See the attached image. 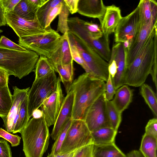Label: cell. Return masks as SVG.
Segmentation results:
<instances>
[{"label": "cell", "instance_id": "obj_53", "mask_svg": "<svg viewBox=\"0 0 157 157\" xmlns=\"http://www.w3.org/2000/svg\"></svg>", "mask_w": 157, "mask_h": 157}, {"label": "cell", "instance_id": "obj_48", "mask_svg": "<svg viewBox=\"0 0 157 157\" xmlns=\"http://www.w3.org/2000/svg\"><path fill=\"white\" fill-rule=\"evenodd\" d=\"M6 25L5 12L0 4V27L5 26Z\"/></svg>", "mask_w": 157, "mask_h": 157}, {"label": "cell", "instance_id": "obj_46", "mask_svg": "<svg viewBox=\"0 0 157 157\" xmlns=\"http://www.w3.org/2000/svg\"><path fill=\"white\" fill-rule=\"evenodd\" d=\"M9 76L6 71L0 68V87H4L8 86Z\"/></svg>", "mask_w": 157, "mask_h": 157}, {"label": "cell", "instance_id": "obj_39", "mask_svg": "<svg viewBox=\"0 0 157 157\" xmlns=\"http://www.w3.org/2000/svg\"><path fill=\"white\" fill-rule=\"evenodd\" d=\"M105 82L104 92L105 98L106 101H112L115 94L116 90L109 73L108 79Z\"/></svg>", "mask_w": 157, "mask_h": 157}, {"label": "cell", "instance_id": "obj_47", "mask_svg": "<svg viewBox=\"0 0 157 157\" xmlns=\"http://www.w3.org/2000/svg\"><path fill=\"white\" fill-rule=\"evenodd\" d=\"M31 2L37 10L42 7L49 0H29Z\"/></svg>", "mask_w": 157, "mask_h": 157}, {"label": "cell", "instance_id": "obj_26", "mask_svg": "<svg viewBox=\"0 0 157 157\" xmlns=\"http://www.w3.org/2000/svg\"><path fill=\"white\" fill-rule=\"evenodd\" d=\"M157 138L144 133L139 151L144 157H157Z\"/></svg>", "mask_w": 157, "mask_h": 157}, {"label": "cell", "instance_id": "obj_51", "mask_svg": "<svg viewBox=\"0 0 157 157\" xmlns=\"http://www.w3.org/2000/svg\"><path fill=\"white\" fill-rule=\"evenodd\" d=\"M42 115V113L41 110L37 109L33 112L32 116L33 117L38 118L41 117Z\"/></svg>", "mask_w": 157, "mask_h": 157}, {"label": "cell", "instance_id": "obj_31", "mask_svg": "<svg viewBox=\"0 0 157 157\" xmlns=\"http://www.w3.org/2000/svg\"><path fill=\"white\" fill-rule=\"evenodd\" d=\"M55 71L48 58L43 56H40L36 63L34 71L35 79L44 78Z\"/></svg>", "mask_w": 157, "mask_h": 157}, {"label": "cell", "instance_id": "obj_29", "mask_svg": "<svg viewBox=\"0 0 157 157\" xmlns=\"http://www.w3.org/2000/svg\"><path fill=\"white\" fill-rule=\"evenodd\" d=\"M12 96L8 86L0 87V117L2 120L6 117L12 106Z\"/></svg>", "mask_w": 157, "mask_h": 157}, {"label": "cell", "instance_id": "obj_27", "mask_svg": "<svg viewBox=\"0 0 157 157\" xmlns=\"http://www.w3.org/2000/svg\"><path fill=\"white\" fill-rule=\"evenodd\" d=\"M37 10L29 0H21L12 12L23 18L32 20Z\"/></svg>", "mask_w": 157, "mask_h": 157}, {"label": "cell", "instance_id": "obj_30", "mask_svg": "<svg viewBox=\"0 0 157 157\" xmlns=\"http://www.w3.org/2000/svg\"><path fill=\"white\" fill-rule=\"evenodd\" d=\"M63 1V0H49L44 5L38 9L35 13L34 19L43 29H45L47 16L51 10Z\"/></svg>", "mask_w": 157, "mask_h": 157}, {"label": "cell", "instance_id": "obj_38", "mask_svg": "<svg viewBox=\"0 0 157 157\" xmlns=\"http://www.w3.org/2000/svg\"><path fill=\"white\" fill-rule=\"evenodd\" d=\"M0 137L10 143L13 147L19 145L21 139V137L18 135L11 134L1 128H0Z\"/></svg>", "mask_w": 157, "mask_h": 157}, {"label": "cell", "instance_id": "obj_54", "mask_svg": "<svg viewBox=\"0 0 157 157\" xmlns=\"http://www.w3.org/2000/svg\"></svg>", "mask_w": 157, "mask_h": 157}, {"label": "cell", "instance_id": "obj_19", "mask_svg": "<svg viewBox=\"0 0 157 157\" xmlns=\"http://www.w3.org/2000/svg\"><path fill=\"white\" fill-rule=\"evenodd\" d=\"M48 59L52 64L66 65L73 61L68 32L61 36L56 49Z\"/></svg>", "mask_w": 157, "mask_h": 157}, {"label": "cell", "instance_id": "obj_8", "mask_svg": "<svg viewBox=\"0 0 157 157\" xmlns=\"http://www.w3.org/2000/svg\"><path fill=\"white\" fill-rule=\"evenodd\" d=\"M91 144H94L93 138L85 121L72 119L59 154L70 153Z\"/></svg>", "mask_w": 157, "mask_h": 157}, {"label": "cell", "instance_id": "obj_49", "mask_svg": "<svg viewBox=\"0 0 157 157\" xmlns=\"http://www.w3.org/2000/svg\"><path fill=\"white\" fill-rule=\"evenodd\" d=\"M77 150L70 153L64 154L53 155L50 153L47 156V157H74Z\"/></svg>", "mask_w": 157, "mask_h": 157}, {"label": "cell", "instance_id": "obj_15", "mask_svg": "<svg viewBox=\"0 0 157 157\" xmlns=\"http://www.w3.org/2000/svg\"><path fill=\"white\" fill-rule=\"evenodd\" d=\"M157 19L152 20L142 26L136 36L130 43L128 49L125 50L127 68L145 44L151 32L157 27Z\"/></svg>", "mask_w": 157, "mask_h": 157}, {"label": "cell", "instance_id": "obj_4", "mask_svg": "<svg viewBox=\"0 0 157 157\" xmlns=\"http://www.w3.org/2000/svg\"><path fill=\"white\" fill-rule=\"evenodd\" d=\"M39 56L29 49L21 51L0 47V68L21 79L34 71Z\"/></svg>", "mask_w": 157, "mask_h": 157}, {"label": "cell", "instance_id": "obj_3", "mask_svg": "<svg viewBox=\"0 0 157 157\" xmlns=\"http://www.w3.org/2000/svg\"><path fill=\"white\" fill-rule=\"evenodd\" d=\"M25 157H43L49 144L48 127L42 115L33 117L20 133Z\"/></svg>", "mask_w": 157, "mask_h": 157}, {"label": "cell", "instance_id": "obj_21", "mask_svg": "<svg viewBox=\"0 0 157 157\" xmlns=\"http://www.w3.org/2000/svg\"><path fill=\"white\" fill-rule=\"evenodd\" d=\"M133 96V90L124 84L116 90L112 101L119 112L122 113L132 102Z\"/></svg>", "mask_w": 157, "mask_h": 157}, {"label": "cell", "instance_id": "obj_20", "mask_svg": "<svg viewBox=\"0 0 157 157\" xmlns=\"http://www.w3.org/2000/svg\"><path fill=\"white\" fill-rule=\"evenodd\" d=\"M106 6L101 0H79L77 12L81 15L101 21Z\"/></svg>", "mask_w": 157, "mask_h": 157}, {"label": "cell", "instance_id": "obj_41", "mask_svg": "<svg viewBox=\"0 0 157 157\" xmlns=\"http://www.w3.org/2000/svg\"><path fill=\"white\" fill-rule=\"evenodd\" d=\"M145 133L157 138V117L149 120L145 128Z\"/></svg>", "mask_w": 157, "mask_h": 157}, {"label": "cell", "instance_id": "obj_25", "mask_svg": "<svg viewBox=\"0 0 157 157\" xmlns=\"http://www.w3.org/2000/svg\"><path fill=\"white\" fill-rule=\"evenodd\" d=\"M94 157H126L115 143L101 145H94Z\"/></svg>", "mask_w": 157, "mask_h": 157}, {"label": "cell", "instance_id": "obj_10", "mask_svg": "<svg viewBox=\"0 0 157 157\" xmlns=\"http://www.w3.org/2000/svg\"><path fill=\"white\" fill-rule=\"evenodd\" d=\"M70 42L77 47L89 69L92 76L106 82L109 72V63L98 54L87 46L81 43L72 34L68 32Z\"/></svg>", "mask_w": 157, "mask_h": 157}, {"label": "cell", "instance_id": "obj_22", "mask_svg": "<svg viewBox=\"0 0 157 157\" xmlns=\"http://www.w3.org/2000/svg\"><path fill=\"white\" fill-rule=\"evenodd\" d=\"M137 6L139 10L141 27L152 20L157 19V2L154 0H140Z\"/></svg>", "mask_w": 157, "mask_h": 157}, {"label": "cell", "instance_id": "obj_12", "mask_svg": "<svg viewBox=\"0 0 157 157\" xmlns=\"http://www.w3.org/2000/svg\"><path fill=\"white\" fill-rule=\"evenodd\" d=\"M84 121L91 132L102 127H111L107 112L104 93L89 107Z\"/></svg>", "mask_w": 157, "mask_h": 157}, {"label": "cell", "instance_id": "obj_50", "mask_svg": "<svg viewBox=\"0 0 157 157\" xmlns=\"http://www.w3.org/2000/svg\"><path fill=\"white\" fill-rule=\"evenodd\" d=\"M126 157H144L139 151L133 150L128 152L126 155Z\"/></svg>", "mask_w": 157, "mask_h": 157}, {"label": "cell", "instance_id": "obj_6", "mask_svg": "<svg viewBox=\"0 0 157 157\" xmlns=\"http://www.w3.org/2000/svg\"><path fill=\"white\" fill-rule=\"evenodd\" d=\"M67 23L69 29L68 32L74 35L82 44L95 51L105 61H109L111 50L109 40L103 35L97 40L92 39L83 25L82 19L78 17L68 18Z\"/></svg>", "mask_w": 157, "mask_h": 157}, {"label": "cell", "instance_id": "obj_14", "mask_svg": "<svg viewBox=\"0 0 157 157\" xmlns=\"http://www.w3.org/2000/svg\"><path fill=\"white\" fill-rule=\"evenodd\" d=\"M64 98L59 77L57 78L56 91L44 101L40 106L41 111L48 127L55 124Z\"/></svg>", "mask_w": 157, "mask_h": 157}, {"label": "cell", "instance_id": "obj_23", "mask_svg": "<svg viewBox=\"0 0 157 157\" xmlns=\"http://www.w3.org/2000/svg\"><path fill=\"white\" fill-rule=\"evenodd\" d=\"M52 64L55 71L59 73L60 81L63 84L67 94L68 93L74 81L73 61L66 65Z\"/></svg>", "mask_w": 157, "mask_h": 157}, {"label": "cell", "instance_id": "obj_42", "mask_svg": "<svg viewBox=\"0 0 157 157\" xmlns=\"http://www.w3.org/2000/svg\"><path fill=\"white\" fill-rule=\"evenodd\" d=\"M94 144L87 145L77 150L74 157H93Z\"/></svg>", "mask_w": 157, "mask_h": 157}, {"label": "cell", "instance_id": "obj_34", "mask_svg": "<svg viewBox=\"0 0 157 157\" xmlns=\"http://www.w3.org/2000/svg\"><path fill=\"white\" fill-rule=\"evenodd\" d=\"M72 120V119H69L61 129L52 145L51 154L56 155L59 153L61 146L65 138L68 129L71 123Z\"/></svg>", "mask_w": 157, "mask_h": 157}, {"label": "cell", "instance_id": "obj_40", "mask_svg": "<svg viewBox=\"0 0 157 157\" xmlns=\"http://www.w3.org/2000/svg\"><path fill=\"white\" fill-rule=\"evenodd\" d=\"M62 2L52 8L48 13L45 22V29H46L51 28L50 26L51 23L60 12L62 6Z\"/></svg>", "mask_w": 157, "mask_h": 157}, {"label": "cell", "instance_id": "obj_44", "mask_svg": "<svg viewBox=\"0 0 157 157\" xmlns=\"http://www.w3.org/2000/svg\"><path fill=\"white\" fill-rule=\"evenodd\" d=\"M21 0H0V4L5 13L12 12Z\"/></svg>", "mask_w": 157, "mask_h": 157}, {"label": "cell", "instance_id": "obj_24", "mask_svg": "<svg viewBox=\"0 0 157 157\" xmlns=\"http://www.w3.org/2000/svg\"><path fill=\"white\" fill-rule=\"evenodd\" d=\"M117 132L110 127H105L91 132L94 145H101L115 143Z\"/></svg>", "mask_w": 157, "mask_h": 157}, {"label": "cell", "instance_id": "obj_43", "mask_svg": "<svg viewBox=\"0 0 157 157\" xmlns=\"http://www.w3.org/2000/svg\"><path fill=\"white\" fill-rule=\"evenodd\" d=\"M0 157H12L10 147L6 140L0 139Z\"/></svg>", "mask_w": 157, "mask_h": 157}, {"label": "cell", "instance_id": "obj_52", "mask_svg": "<svg viewBox=\"0 0 157 157\" xmlns=\"http://www.w3.org/2000/svg\"><path fill=\"white\" fill-rule=\"evenodd\" d=\"M3 32V31L0 29V33H2Z\"/></svg>", "mask_w": 157, "mask_h": 157}, {"label": "cell", "instance_id": "obj_9", "mask_svg": "<svg viewBox=\"0 0 157 157\" xmlns=\"http://www.w3.org/2000/svg\"><path fill=\"white\" fill-rule=\"evenodd\" d=\"M61 36L52 29L42 34L26 36L19 38V44L35 52L40 56L51 57L56 49Z\"/></svg>", "mask_w": 157, "mask_h": 157}, {"label": "cell", "instance_id": "obj_2", "mask_svg": "<svg viewBox=\"0 0 157 157\" xmlns=\"http://www.w3.org/2000/svg\"><path fill=\"white\" fill-rule=\"evenodd\" d=\"M157 59V29L151 32L138 55L126 69L124 85L140 87L150 74L155 60Z\"/></svg>", "mask_w": 157, "mask_h": 157}, {"label": "cell", "instance_id": "obj_37", "mask_svg": "<svg viewBox=\"0 0 157 157\" xmlns=\"http://www.w3.org/2000/svg\"><path fill=\"white\" fill-rule=\"evenodd\" d=\"M0 47L9 49L26 51L28 49L17 44L4 36L0 38Z\"/></svg>", "mask_w": 157, "mask_h": 157}, {"label": "cell", "instance_id": "obj_28", "mask_svg": "<svg viewBox=\"0 0 157 157\" xmlns=\"http://www.w3.org/2000/svg\"><path fill=\"white\" fill-rule=\"evenodd\" d=\"M140 87V95L155 117H157V94L154 92L150 86L147 84L144 83Z\"/></svg>", "mask_w": 157, "mask_h": 157}, {"label": "cell", "instance_id": "obj_16", "mask_svg": "<svg viewBox=\"0 0 157 157\" xmlns=\"http://www.w3.org/2000/svg\"><path fill=\"white\" fill-rule=\"evenodd\" d=\"M109 61L113 63L116 70L115 75L112 78L116 90L124 85L127 68L125 52L123 43H116L113 45L111 50L110 58Z\"/></svg>", "mask_w": 157, "mask_h": 157}, {"label": "cell", "instance_id": "obj_35", "mask_svg": "<svg viewBox=\"0 0 157 157\" xmlns=\"http://www.w3.org/2000/svg\"><path fill=\"white\" fill-rule=\"evenodd\" d=\"M83 25L90 37L94 40H97L103 36L100 26L92 21L89 22L82 20Z\"/></svg>", "mask_w": 157, "mask_h": 157}, {"label": "cell", "instance_id": "obj_11", "mask_svg": "<svg viewBox=\"0 0 157 157\" xmlns=\"http://www.w3.org/2000/svg\"><path fill=\"white\" fill-rule=\"evenodd\" d=\"M141 27L137 6L130 13L121 19L114 32L115 42L124 43L128 41L130 44Z\"/></svg>", "mask_w": 157, "mask_h": 157}, {"label": "cell", "instance_id": "obj_7", "mask_svg": "<svg viewBox=\"0 0 157 157\" xmlns=\"http://www.w3.org/2000/svg\"><path fill=\"white\" fill-rule=\"evenodd\" d=\"M57 78L55 71L47 76L35 79L28 95V112L30 118L44 101L56 90Z\"/></svg>", "mask_w": 157, "mask_h": 157}, {"label": "cell", "instance_id": "obj_36", "mask_svg": "<svg viewBox=\"0 0 157 157\" xmlns=\"http://www.w3.org/2000/svg\"><path fill=\"white\" fill-rule=\"evenodd\" d=\"M69 43L71 55L73 60L80 65L85 70L86 73L89 74V71L88 66L80 55L77 47L70 41Z\"/></svg>", "mask_w": 157, "mask_h": 157}, {"label": "cell", "instance_id": "obj_18", "mask_svg": "<svg viewBox=\"0 0 157 157\" xmlns=\"http://www.w3.org/2000/svg\"><path fill=\"white\" fill-rule=\"evenodd\" d=\"M122 18L119 7L114 5L106 6L105 14L100 22V27L104 36L109 40V35L114 33Z\"/></svg>", "mask_w": 157, "mask_h": 157}, {"label": "cell", "instance_id": "obj_33", "mask_svg": "<svg viewBox=\"0 0 157 157\" xmlns=\"http://www.w3.org/2000/svg\"><path fill=\"white\" fill-rule=\"evenodd\" d=\"M70 12L63 0L60 13L58 15L59 19L56 32H60L63 34L68 32L69 29L67 23L68 17Z\"/></svg>", "mask_w": 157, "mask_h": 157}, {"label": "cell", "instance_id": "obj_13", "mask_svg": "<svg viewBox=\"0 0 157 157\" xmlns=\"http://www.w3.org/2000/svg\"><path fill=\"white\" fill-rule=\"evenodd\" d=\"M5 17L6 24L13 30L19 38L43 34L52 29H44L35 20L23 18L12 12L6 13Z\"/></svg>", "mask_w": 157, "mask_h": 157}, {"label": "cell", "instance_id": "obj_5", "mask_svg": "<svg viewBox=\"0 0 157 157\" xmlns=\"http://www.w3.org/2000/svg\"><path fill=\"white\" fill-rule=\"evenodd\" d=\"M29 89L13 87L12 104L7 116L3 120L6 130L10 133H20L29 120L28 99Z\"/></svg>", "mask_w": 157, "mask_h": 157}, {"label": "cell", "instance_id": "obj_1", "mask_svg": "<svg viewBox=\"0 0 157 157\" xmlns=\"http://www.w3.org/2000/svg\"><path fill=\"white\" fill-rule=\"evenodd\" d=\"M105 83L86 72L74 80L70 90L74 94L72 119L84 120L89 107L104 93Z\"/></svg>", "mask_w": 157, "mask_h": 157}, {"label": "cell", "instance_id": "obj_32", "mask_svg": "<svg viewBox=\"0 0 157 157\" xmlns=\"http://www.w3.org/2000/svg\"><path fill=\"white\" fill-rule=\"evenodd\" d=\"M106 108L111 127L117 131L122 120V113L118 110L112 101H106Z\"/></svg>", "mask_w": 157, "mask_h": 157}, {"label": "cell", "instance_id": "obj_17", "mask_svg": "<svg viewBox=\"0 0 157 157\" xmlns=\"http://www.w3.org/2000/svg\"><path fill=\"white\" fill-rule=\"evenodd\" d=\"M74 94L71 91L65 97L61 109L51 134L53 140L57 138L61 129L70 119H72Z\"/></svg>", "mask_w": 157, "mask_h": 157}, {"label": "cell", "instance_id": "obj_45", "mask_svg": "<svg viewBox=\"0 0 157 157\" xmlns=\"http://www.w3.org/2000/svg\"><path fill=\"white\" fill-rule=\"evenodd\" d=\"M70 13L73 14L77 12L79 0H63Z\"/></svg>", "mask_w": 157, "mask_h": 157}]
</instances>
